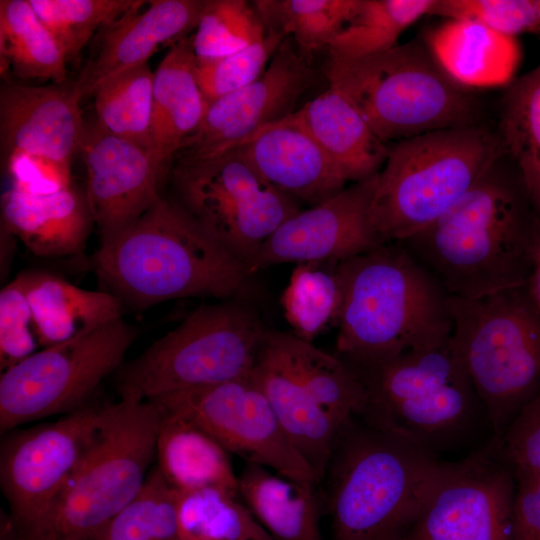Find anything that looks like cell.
<instances>
[{"instance_id":"obj_27","label":"cell","mask_w":540,"mask_h":540,"mask_svg":"<svg viewBox=\"0 0 540 540\" xmlns=\"http://www.w3.org/2000/svg\"><path fill=\"white\" fill-rule=\"evenodd\" d=\"M23 273L37 339L42 348L122 318L123 302L108 291L83 289L47 272Z\"/></svg>"},{"instance_id":"obj_33","label":"cell","mask_w":540,"mask_h":540,"mask_svg":"<svg viewBox=\"0 0 540 540\" xmlns=\"http://www.w3.org/2000/svg\"><path fill=\"white\" fill-rule=\"evenodd\" d=\"M266 31L289 37L308 61L326 51L351 21L360 0H257L252 2Z\"/></svg>"},{"instance_id":"obj_48","label":"cell","mask_w":540,"mask_h":540,"mask_svg":"<svg viewBox=\"0 0 540 540\" xmlns=\"http://www.w3.org/2000/svg\"><path fill=\"white\" fill-rule=\"evenodd\" d=\"M258 540H274V539L267 533L266 535L259 538Z\"/></svg>"},{"instance_id":"obj_25","label":"cell","mask_w":540,"mask_h":540,"mask_svg":"<svg viewBox=\"0 0 540 540\" xmlns=\"http://www.w3.org/2000/svg\"><path fill=\"white\" fill-rule=\"evenodd\" d=\"M423 40L445 73L467 89L508 86L520 62L516 37L471 20L446 19Z\"/></svg>"},{"instance_id":"obj_29","label":"cell","mask_w":540,"mask_h":540,"mask_svg":"<svg viewBox=\"0 0 540 540\" xmlns=\"http://www.w3.org/2000/svg\"><path fill=\"white\" fill-rule=\"evenodd\" d=\"M248 463L238 492L254 519L274 540H322L316 485Z\"/></svg>"},{"instance_id":"obj_11","label":"cell","mask_w":540,"mask_h":540,"mask_svg":"<svg viewBox=\"0 0 540 540\" xmlns=\"http://www.w3.org/2000/svg\"><path fill=\"white\" fill-rule=\"evenodd\" d=\"M171 179L176 202L247 270L265 241L302 210L299 201L266 182L237 148L203 159H178Z\"/></svg>"},{"instance_id":"obj_24","label":"cell","mask_w":540,"mask_h":540,"mask_svg":"<svg viewBox=\"0 0 540 540\" xmlns=\"http://www.w3.org/2000/svg\"><path fill=\"white\" fill-rule=\"evenodd\" d=\"M251 376L283 431L319 482L328 469L341 425L334 421L262 342Z\"/></svg>"},{"instance_id":"obj_10","label":"cell","mask_w":540,"mask_h":540,"mask_svg":"<svg viewBox=\"0 0 540 540\" xmlns=\"http://www.w3.org/2000/svg\"><path fill=\"white\" fill-rule=\"evenodd\" d=\"M266 329L243 303L203 305L118 369L119 395L151 400L249 376Z\"/></svg>"},{"instance_id":"obj_13","label":"cell","mask_w":540,"mask_h":540,"mask_svg":"<svg viewBox=\"0 0 540 540\" xmlns=\"http://www.w3.org/2000/svg\"><path fill=\"white\" fill-rule=\"evenodd\" d=\"M111 403L80 407L57 421L9 433L0 448V486L17 540L45 516L97 438Z\"/></svg>"},{"instance_id":"obj_8","label":"cell","mask_w":540,"mask_h":540,"mask_svg":"<svg viewBox=\"0 0 540 540\" xmlns=\"http://www.w3.org/2000/svg\"><path fill=\"white\" fill-rule=\"evenodd\" d=\"M505 155L497 133L476 124L395 142L378 173L371 222L385 243L425 229Z\"/></svg>"},{"instance_id":"obj_44","label":"cell","mask_w":540,"mask_h":540,"mask_svg":"<svg viewBox=\"0 0 540 540\" xmlns=\"http://www.w3.org/2000/svg\"><path fill=\"white\" fill-rule=\"evenodd\" d=\"M496 443L514 472L540 478V398L516 416Z\"/></svg>"},{"instance_id":"obj_40","label":"cell","mask_w":540,"mask_h":540,"mask_svg":"<svg viewBox=\"0 0 540 540\" xmlns=\"http://www.w3.org/2000/svg\"><path fill=\"white\" fill-rule=\"evenodd\" d=\"M195 30L191 41L199 61L241 51L267 33L253 3L244 0H205Z\"/></svg>"},{"instance_id":"obj_3","label":"cell","mask_w":540,"mask_h":540,"mask_svg":"<svg viewBox=\"0 0 540 540\" xmlns=\"http://www.w3.org/2000/svg\"><path fill=\"white\" fill-rule=\"evenodd\" d=\"M93 266L108 292L139 308L186 297L228 299L250 276L177 202L162 196L101 241Z\"/></svg>"},{"instance_id":"obj_43","label":"cell","mask_w":540,"mask_h":540,"mask_svg":"<svg viewBox=\"0 0 540 540\" xmlns=\"http://www.w3.org/2000/svg\"><path fill=\"white\" fill-rule=\"evenodd\" d=\"M38 346L25 277L21 273L0 291L1 372L37 352Z\"/></svg>"},{"instance_id":"obj_14","label":"cell","mask_w":540,"mask_h":540,"mask_svg":"<svg viewBox=\"0 0 540 540\" xmlns=\"http://www.w3.org/2000/svg\"><path fill=\"white\" fill-rule=\"evenodd\" d=\"M516 477L491 440L443 461L402 540H512Z\"/></svg>"},{"instance_id":"obj_38","label":"cell","mask_w":540,"mask_h":540,"mask_svg":"<svg viewBox=\"0 0 540 540\" xmlns=\"http://www.w3.org/2000/svg\"><path fill=\"white\" fill-rule=\"evenodd\" d=\"M91 540H179L177 491L154 466L133 500Z\"/></svg>"},{"instance_id":"obj_17","label":"cell","mask_w":540,"mask_h":540,"mask_svg":"<svg viewBox=\"0 0 540 540\" xmlns=\"http://www.w3.org/2000/svg\"><path fill=\"white\" fill-rule=\"evenodd\" d=\"M377 181L378 173L286 220L262 245L249 275L281 263H338L386 244L370 219Z\"/></svg>"},{"instance_id":"obj_4","label":"cell","mask_w":540,"mask_h":540,"mask_svg":"<svg viewBox=\"0 0 540 540\" xmlns=\"http://www.w3.org/2000/svg\"><path fill=\"white\" fill-rule=\"evenodd\" d=\"M442 462L362 417L348 419L328 466L333 540H402Z\"/></svg>"},{"instance_id":"obj_12","label":"cell","mask_w":540,"mask_h":540,"mask_svg":"<svg viewBox=\"0 0 540 540\" xmlns=\"http://www.w3.org/2000/svg\"><path fill=\"white\" fill-rule=\"evenodd\" d=\"M135 335L120 318L42 348L1 372V433L86 405L102 381L123 365Z\"/></svg>"},{"instance_id":"obj_23","label":"cell","mask_w":540,"mask_h":540,"mask_svg":"<svg viewBox=\"0 0 540 540\" xmlns=\"http://www.w3.org/2000/svg\"><path fill=\"white\" fill-rule=\"evenodd\" d=\"M286 118L319 144L347 182H361L374 176L387 159L389 146L334 87L328 86Z\"/></svg>"},{"instance_id":"obj_45","label":"cell","mask_w":540,"mask_h":540,"mask_svg":"<svg viewBox=\"0 0 540 540\" xmlns=\"http://www.w3.org/2000/svg\"><path fill=\"white\" fill-rule=\"evenodd\" d=\"M6 162L13 188L47 194L72 186L70 165L23 153L13 154Z\"/></svg>"},{"instance_id":"obj_47","label":"cell","mask_w":540,"mask_h":540,"mask_svg":"<svg viewBox=\"0 0 540 540\" xmlns=\"http://www.w3.org/2000/svg\"><path fill=\"white\" fill-rule=\"evenodd\" d=\"M526 284L531 299L540 312V243L535 252L532 270Z\"/></svg>"},{"instance_id":"obj_9","label":"cell","mask_w":540,"mask_h":540,"mask_svg":"<svg viewBox=\"0 0 540 540\" xmlns=\"http://www.w3.org/2000/svg\"><path fill=\"white\" fill-rule=\"evenodd\" d=\"M160 410L120 397L41 521L17 540H91L141 490L155 461Z\"/></svg>"},{"instance_id":"obj_37","label":"cell","mask_w":540,"mask_h":540,"mask_svg":"<svg viewBox=\"0 0 540 540\" xmlns=\"http://www.w3.org/2000/svg\"><path fill=\"white\" fill-rule=\"evenodd\" d=\"M67 61L76 59L100 28H107L130 12L139 10L142 0H29Z\"/></svg>"},{"instance_id":"obj_18","label":"cell","mask_w":540,"mask_h":540,"mask_svg":"<svg viewBox=\"0 0 540 540\" xmlns=\"http://www.w3.org/2000/svg\"><path fill=\"white\" fill-rule=\"evenodd\" d=\"M86 167V200L101 241L138 219L160 197L166 170L137 144L102 129L85 128L80 149Z\"/></svg>"},{"instance_id":"obj_16","label":"cell","mask_w":540,"mask_h":540,"mask_svg":"<svg viewBox=\"0 0 540 540\" xmlns=\"http://www.w3.org/2000/svg\"><path fill=\"white\" fill-rule=\"evenodd\" d=\"M313 78L310 61L286 37L258 79L209 104L199 128L177 153L179 159L221 154L288 117Z\"/></svg>"},{"instance_id":"obj_32","label":"cell","mask_w":540,"mask_h":540,"mask_svg":"<svg viewBox=\"0 0 540 540\" xmlns=\"http://www.w3.org/2000/svg\"><path fill=\"white\" fill-rule=\"evenodd\" d=\"M0 52L20 79L66 81L67 59L29 0L0 1Z\"/></svg>"},{"instance_id":"obj_19","label":"cell","mask_w":540,"mask_h":540,"mask_svg":"<svg viewBox=\"0 0 540 540\" xmlns=\"http://www.w3.org/2000/svg\"><path fill=\"white\" fill-rule=\"evenodd\" d=\"M73 85L6 82L0 90V140L7 160L17 153L70 165L85 127Z\"/></svg>"},{"instance_id":"obj_30","label":"cell","mask_w":540,"mask_h":540,"mask_svg":"<svg viewBox=\"0 0 540 540\" xmlns=\"http://www.w3.org/2000/svg\"><path fill=\"white\" fill-rule=\"evenodd\" d=\"M160 413L155 466L166 482L179 492L214 487L239 496L229 452L196 425Z\"/></svg>"},{"instance_id":"obj_2","label":"cell","mask_w":540,"mask_h":540,"mask_svg":"<svg viewBox=\"0 0 540 540\" xmlns=\"http://www.w3.org/2000/svg\"><path fill=\"white\" fill-rule=\"evenodd\" d=\"M336 349L354 369L443 345L451 336L449 295L397 242L340 261Z\"/></svg>"},{"instance_id":"obj_46","label":"cell","mask_w":540,"mask_h":540,"mask_svg":"<svg viewBox=\"0 0 540 540\" xmlns=\"http://www.w3.org/2000/svg\"><path fill=\"white\" fill-rule=\"evenodd\" d=\"M514 473L512 540H540V478Z\"/></svg>"},{"instance_id":"obj_35","label":"cell","mask_w":540,"mask_h":540,"mask_svg":"<svg viewBox=\"0 0 540 540\" xmlns=\"http://www.w3.org/2000/svg\"><path fill=\"white\" fill-rule=\"evenodd\" d=\"M153 83L154 73L146 63L107 79L93 94L96 123L149 153Z\"/></svg>"},{"instance_id":"obj_6","label":"cell","mask_w":540,"mask_h":540,"mask_svg":"<svg viewBox=\"0 0 540 540\" xmlns=\"http://www.w3.org/2000/svg\"><path fill=\"white\" fill-rule=\"evenodd\" d=\"M325 75L384 143L479 124L478 99L445 73L423 39L356 60L327 58Z\"/></svg>"},{"instance_id":"obj_26","label":"cell","mask_w":540,"mask_h":540,"mask_svg":"<svg viewBox=\"0 0 540 540\" xmlns=\"http://www.w3.org/2000/svg\"><path fill=\"white\" fill-rule=\"evenodd\" d=\"M209 107L196 75L191 38L173 44L154 73L151 154L166 171Z\"/></svg>"},{"instance_id":"obj_36","label":"cell","mask_w":540,"mask_h":540,"mask_svg":"<svg viewBox=\"0 0 540 540\" xmlns=\"http://www.w3.org/2000/svg\"><path fill=\"white\" fill-rule=\"evenodd\" d=\"M239 496L220 488L177 491L179 540H258L267 534Z\"/></svg>"},{"instance_id":"obj_34","label":"cell","mask_w":540,"mask_h":540,"mask_svg":"<svg viewBox=\"0 0 540 540\" xmlns=\"http://www.w3.org/2000/svg\"><path fill=\"white\" fill-rule=\"evenodd\" d=\"M435 0H360L351 21L330 42L328 58L356 60L385 52L418 19L429 15Z\"/></svg>"},{"instance_id":"obj_42","label":"cell","mask_w":540,"mask_h":540,"mask_svg":"<svg viewBox=\"0 0 540 540\" xmlns=\"http://www.w3.org/2000/svg\"><path fill=\"white\" fill-rule=\"evenodd\" d=\"M429 15L475 21L512 37L540 35V0H435Z\"/></svg>"},{"instance_id":"obj_20","label":"cell","mask_w":540,"mask_h":540,"mask_svg":"<svg viewBox=\"0 0 540 540\" xmlns=\"http://www.w3.org/2000/svg\"><path fill=\"white\" fill-rule=\"evenodd\" d=\"M205 0H153L149 7L128 13L109 27L97 51L74 82L80 99L93 96L107 79L148 63L161 45L187 37L196 29Z\"/></svg>"},{"instance_id":"obj_15","label":"cell","mask_w":540,"mask_h":540,"mask_svg":"<svg viewBox=\"0 0 540 540\" xmlns=\"http://www.w3.org/2000/svg\"><path fill=\"white\" fill-rule=\"evenodd\" d=\"M164 414L201 428L228 452L293 480H319L283 431L265 395L249 376L148 400Z\"/></svg>"},{"instance_id":"obj_28","label":"cell","mask_w":540,"mask_h":540,"mask_svg":"<svg viewBox=\"0 0 540 540\" xmlns=\"http://www.w3.org/2000/svg\"><path fill=\"white\" fill-rule=\"evenodd\" d=\"M262 344L339 425L364 413L368 402L366 389L341 358L295 334L278 330L266 329Z\"/></svg>"},{"instance_id":"obj_7","label":"cell","mask_w":540,"mask_h":540,"mask_svg":"<svg viewBox=\"0 0 540 540\" xmlns=\"http://www.w3.org/2000/svg\"><path fill=\"white\" fill-rule=\"evenodd\" d=\"M451 344L499 442L540 398V312L527 284L478 298L449 296Z\"/></svg>"},{"instance_id":"obj_1","label":"cell","mask_w":540,"mask_h":540,"mask_svg":"<svg viewBox=\"0 0 540 540\" xmlns=\"http://www.w3.org/2000/svg\"><path fill=\"white\" fill-rule=\"evenodd\" d=\"M397 243L449 296L473 299L527 283L540 216L519 175L497 162L442 216Z\"/></svg>"},{"instance_id":"obj_31","label":"cell","mask_w":540,"mask_h":540,"mask_svg":"<svg viewBox=\"0 0 540 540\" xmlns=\"http://www.w3.org/2000/svg\"><path fill=\"white\" fill-rule=\"evenodd\" d=\"M497 134L540 216V63L507 86Z\"/></svg>"},{"instance_id":"obj_5","label":"cell","mask_w":540,"mask_h":540,"mask_svg":"<svg viewBox=\"0 0 540 540\" xmlns=\"http://www.w3.org/2000/svg\"><path fill=\"white\" fill-rule=\"evenodd\" d=\"M368 397L359 416L439 457L471 453L492 438L488 416L449 339L405 352L368 369H354Z\"/></svg>"},{"instance_id":"obj_39","label":"cell","mask_w":540,"mask_h":540,"mask_svg":"<svg viewBox=\"0 0 540 540\" xmlns=\"http://www.w3.org/2000/svg\"><path fill=\"white\" fill-rule=\"evenodd\" d=\"M322 264H298L282 296L285 318L295 335L310 342L330 323H337L341 307L337 263L331 269Z\"/></svg>"},{"instance_id":"obj_21","label":"cell","mask_w":540,"mask_h":540,"mask_svg":"<svg viewBox=\"0 0 540 540\" xmlns=\"http://www.w3.org/2000/svg\"><path fill=\"white\" fill-rule=\"evenodd\" d=\"M235 148L271 186L310 207L335 196L347 183L319 144L287 118Z\"/></svg>"},{"instance_id":"obj_22","label":"cell","mask_w":540,"mask_h":540,"mask_svg":"<svg viewBox=\"0 0 540 540\" xmlns=\"http://www.w3.org/2000/svg\"><path fill=\"white\" fill-rule=\"evenodd\" d=\"M93 223L85 194L72 186L47 194L11 187L1 197V226L40 257L81 252Z\"/></svg>"},{"instance_id":"obj_41","label":"cell","mask_w":540,"mask_h":540,"mask_svg":"<svg viewBox=\"0 0 540 540\" xmlns=\"http://www.w3.org/2000/svg\"><path fill=\"white\" fill-rule=\"evenodd\" d=\"M286 37L274 31L251 46L225 57L199 61L196 75L209 104L258 79Z\"/></svg>"}]
</instances>
